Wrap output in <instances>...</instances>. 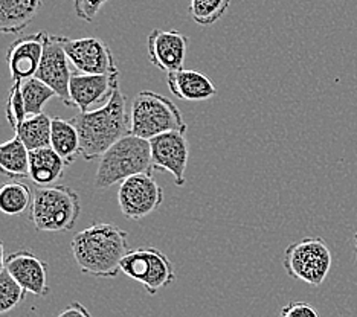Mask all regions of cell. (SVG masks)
Here are the masks:
<instances>
[{
    "label": "cell",
    "mask_w": 357,
    "mask_h": 317,
    "mask_svg": "<svg viewBox=\"0 0 357 317\" xmlns=\"http://www.w3.org/2000/svg\"><path fill=\"white\" fill-rule=\"evenodd\" d=\"M70 250L81 273L116 278L121 261L130 252L128 232L110 223H96L72 238Z\"/></svg>",
    "instance_id": "cell-1"
},
{
    "label": "cell",
    "mask_w": 357,
    "mask_h": 317,
    "mask_svg": "<svg viewBox=\"0 0 357 317\" xmlns=\"http://www.w3.org/2000/svg\"><path fill=\"white\" fill-rule=\"evenodd\" d=\"M70 121L78 130L81 156L87 162L100 159L113 144L130 133L127 98L118 87L102 107L84 113L79 111Z\"/></svg>",
    "instance_id": "cell-2"
},
{
    "label": "cell",
    "mask_w": 357,
    "mask_h": 317,
    "mask_svg": "<svg viewBox=\"0 0 357 317\" xmlns=\"http://www.w3.org/2000/svg\"><path fill=\"white\" fill-rule=\"evenodd\" d=\"M151 171L150 141L128 133L100 157L95 174V188L107 190L130 177Z\"/></svg>",
    "instance_id": "cell-3"
},
{
    "label": "cell",
    "mask_w": 357,
    "mask_h": 317,
    "mask_svg": "<svg viewBox=\"0 0 357 317\" xmlns=\"http://www.w3.org/2000/svg\"><path fill=\"white\" fill-rule=\"evenodd\" d=\"M79 214V195L70 186H37L32 194L29 219L38 232L72 231Z\"/></svg>",
    "instance_id": "cell-4"
},
{
    "label": "cell",
    "mask_w": 357,
    "mask_h": 317,
    "mask_svg": "<svg viewBox=\"0 0 357 317\" xmlns=\"http://www.w3.org/2000/svg\"><path fill=\"white\" fill-rule=\"evenodd\" d=\"M186 128L181 109L169 98L151 91H142L133 98L130 134L150 141L168 132L186 133Z\"/></svg>",
    "instance_id": "cell-5"
},
{
    "label": "cell",
    "mask_w": 357,
    "mask_h": 317,
    "mask_svg": "<svg viewBox=\"0 0 357 317\" xmlns=\"http://www.w3.org/2000/svg\"><path fill=\"white\" fill-rule=\"evenodd\" d=\"M333 255L327 241L321 237H307L291 242L284 250L282 265L290 278L308 286L319 287L327 279Z\"/></svg>",
    "instance_id": "cell-6"
},
{
    "label": "cell",
    "mask_w": 357,
    "mask_h": 317,
    "mask_svg": "<svg viewBox=\"0 0 357 317\" xmlns=\"http://www.w3.org/2000/svg\"><path fill=\"white\" fill-rule=\"evenodd\" d=\"M119 268L130 279L142 284L150 296L158 295L159 290L168 287L176 279L172 259L151 246L130 250Z\"/></svg>",
    "instance_id": "cell-7"
},
{
    "label": "cell",
    "mask_w": 357,
    "mask_h": 317,
    "mask_svg": "<svg viewBox=\"0 0 357 317\" xmlns=\"http://www.w3.org/2000/svg\"><path fill=\"white\" fill-rule=\"evenodd\" d=\"M164 203V190L151 173L127 178L119 186L118 205L127 219L141 222L151 215Z\"/></svg>",
    "instance_id": "cell-8"
},
{
    "label": "cell",
    "mask_w": 357,
    "mask_h": 317,
    "mask_svg": "<svg viewBox=\"0 0 357 317\" xmlns=\"http://www.w3.org/2000/svg\"><path fill=\"white\" fill-rule=\"evenodd\" d=\"M153 171H164L174 178L177 186H183L190 160V144L183 132H168L150 139Z\"/></svg>",
    "instance_id": "cell-9"
},
{
    "label": "cell",
    "mask_w": 357,
    "mask_h": 317,
    "mask_svg": "<svg viewBox=\"0 0 357 317\" xmlns=\"http://www.w3.org/2000/svg\"><path fill=\"white\" fill-rule=\"evenodd\" d=\"M61 43L72 66L79 73H116V60L110 47L96 37L68 38L61 36Z\"/></svg>",
    "instance_id": "cell-10"
},
{
    "label": "cell",
    "mask_w": 357,
    "mask_h": 317,
    "mask_svg": "<svg viewBox=\"0 0 357 317\" xmlns=\"http://www.w3.org/2000/svg\"><path fill=\"white\" fill-rule=\"evenodd\" d=\"M74 73L70 70V61L61 43V36H47L42 61L37 69L36 78L42 79L55 92L60 101L72 107L69 96V83Z\"/></svg>",
    "instance_id": "cell-11"
},
{
    "label": "cell",
    "mask_w": 357,
    "mask_h": 317,
    "mask_svg": "<svg viewBox=\"0 0 357 317\" xmlns=\"http://www.w3.org/2000/svg\"><path fill=\"white\" fill-rule=\"evenodd\" d=\"M119 87V72L116 73H74L69 83L72 107L81 113L91 111L93 105L109 101Z\"/></svg>",
    "instance_id": "cell-12"
},
{
    "label": "cell",
    "mask_w": 357,
    "mask_h": 317,
    "mask_svg": "<svg viewBox=\"0 0 357 317\" xmlns=\"http://www.w3.org/2000/svg\"><path fill=\"white\" fill-rule=\"evenodd\" d=\"M47 32L40 31L37 34H28L15 38L6 51V63L10 69L13 83H25L34 78L42 61Z\"/></svg>",
    "instance_id": "cell-13"
},
{
    "label": "cell",
    "mask_w": 357,
    "mask_h": 317,
    "mask_svg": "<svg viewBox=\"0 0 357 317\" xmlns=\"http://www.w3.org/2000/svg\"><path fill=\"white\" fill-rule=\"evenodd\" d=\"M150 63L159 70L169 73L183 69L188 37L177 29H153L147 38Z\"/></svg>",
    "instance_id": "cell-14"
},
{
    "label": "cell",
    "mask_w": 357,
    "mask_h": 317,
    "mask_svg": "<svg viewBox=\"0 0 357 317\" xmlns=\"http://www.w3.org/2000/svg\"><path fill=\"white\" fill-rule=\"evenodd\" d=\"M47 263L26 249L8 255L5 263V270L28 293L38 297H45L51 291L47 286Z\"/></svg>",
    "instance_id": "cell-15"
},
{
    "label": "cell",
    "mask_w": 357,
    "mask_h": 317,
    "mask_svg": "<svg viewBox=\"0 0 357 317\" xmlns=\"http://www.w3.org/2000/svg\"><path fill=\"white\" fill-rule=\"evenodd\" d=\"M167 84L169 92L183 101H206L217 93L205 73L185 68L167 73Z\"/></svg>",
    "instance_id": "cell-16"
},
{
    "label": "cell",
    "mask_w": 357,
    "mask_h": 317,
    "mask_svg": "<svg viewBox=\"0 0 357 317\" xmlns=\"http://www.w3.org/2000/svg\"><path fill=\"white\" fill-rule=\"evenodd\" d=\"M64 162L51 146L29 151V178L37 186H51L64 176Z\"/></svg>",
    "instance_id": "cell-17"
},
{
    "label": "cell",
    "mask_w": 357,
    "mask_h": 317,
    "mask_svg": "<svg viewBox=\"0 0 357 317\" xmlns=\"http://www.w3.org/2000/svg\"><path fill=\"white\" fill-rule=\"evenodd\" d=\"M42 0H0V32L19 34L36 17Z\"/></svg>",
    "instance_id": "cell-18"
},
{
    "label": "cell",
    "mask_w": 357,
    "mask_h": 317,
    "mask_svg": "<svg viewBox=\"0 0 357 317\" xmlns=\"http://www.w3.org/2000/svg\"><path fill=\"white\" fill-rule=\"evenodd\" d=\"M51 148L66 162V165H72L77 157L81 156L79 134L70 119H61L59 116L52 118Z\"/></svg>",
    "instance_id": "cell-19"
},
{
    "label": "cell",
    "mask_w": 357,
    "mask_h": 317,
    "mask_svg": "<svg viewBox=\"0 0 357 317\" xmlns=\"http://www.w3.org/2000/svg\"><path fill=\"white\" fill-rule=\"evenodd\" d=\"M0 174L11 180L29 177V150L19 136L0 144Z\"/></svg>",
    "instance_id": "cell-20"
},
{
    "label": "cell",
    "mask_w": 357,
    "mask_h": 317,
    "mask_svg": "<svg viewBox=\"0 0 357 317\" xmlns=\"http://www.w3.org/2000/svg\"><path fill=\"white\" fill-rule=\"evenodd\" d=\"M51 130L52 118L42 113V115L28 116L23 121L22 125L15 130V136H19L26 148L32 151L51 146Z\"/></svg>",
    "instance_id": "cell-21"
},
{
    "label": "cell",
    "mask_w": 357,
    "mask_h": 317,
    "mask_svg": "<svg viewBox=\"0 0 357 317\" xmlns=\"http://www.w3.org/2000/svg\"><path fill=\"white\" fill-rule=\"evenodd\" d=\"M32 192L29 186L10 180L0 186V212L10 217L22 215L31 208Z\"/></svg>",
    "instance_id": "cell-22"
},
{
    "label": "cell",
    "mask_w": 357,
    "mask_h": 317,
    "mask_svg": "<svg viewBox=\"0 0 357 317\" xmlns=\"http://www.w3.org/2000/svg\"><path fill=\"white\" fill-rule=\"evenodd\" d=\"M22 95L28 116L42 115L45 104L51 101L52 98H56L52 88L36 77L22 83Z\"/></svg>",
    "instance_id": "cell-23"
},
{
    "label": "cell",
    "mask_w": 357,
    "mask_h": 317,
    "mask_svg": "<svg viewBox=\"0 0 357 317\" xmlns=\"http://www.w3.org/2000/svg\"><path fill=\"white\" fill-rule=\"evenodd\" d=\"M231 0H191L190 17L200 26H211L229 10Z\"/></svg>",
    "instance_id": "cell-24"
},
{
    "label": "cell",
    "mask_w": 357,
    "mask_h": 317,
    "mask_svg": "<svg viewBox=\"0 0 357 317\" xmlns=\"http://www.w3.org/2000/svg\"><path fill=\"white\" fill-rule=\"evenodd\" d=\"M26 290L3 270L0 273V314H6L17 308L26 299Z\"/></svg>",
    "instance_id": "cell-25"
},
{
    "label": "cell",
    "mask_w": 357,
    "mask_h": 317,
    "mask_svg": "<svg viewBox=\"0 0 357 317\" xmlns=\"http://www.w3.org/2000/svg\"><path fill=\"white\" fill-rule=\"evenodd\" d=\"M6 119L10 122V125L15 132L22 122L28 118L26 110H25V102H23V95H22V83H13L10 88V95H8L6 101Z\"/></svg>",
    "instance_id": "cell-26"
},
{
    "label": "cell",
    "mask_w": 357,
    "mask_h": 317,
    "mask_svg": "<svg viewBox=\"0 0 357 317\" xmlns=\"http://www.w3.org/2000/svg\"><path fill=\"white\" fill-rule=\"evenodd\" d=\"M105 3H107V0H74L75 14L81 20L93 22L96 14L101 11Z\"/></svg>",
    "instance_id": "cell-27"
},
{
    "label": "cell",
    "mask_w": 357,
    "mask_h": 317,
    "mask_svg": "<svg viewBox=\"0 0 357 317\" xmlns=\"http://www.w3.org/2000/svg\"><path fill=\"white\" fill-rule=\"evenodd\" d=\"M286 307L295 317H319L318 311L307 302H289Z\"/></svg>",
    "instance_id": "cell-28"
},
{
    "label": "cell",
    "mask_w": 357,
    "mask_h": 317,
    "mask_svg": "<svg viewBox=\"0 0 357 317\" xmlns=\"http://www.w3.org/2000/svg\"><path fill=\"white\" fill-rule=\"evenodd\" d=\"M56 317H92L87 308L79 302L69 304Z\"/></svg>",
    "instance_id": "cell-29"
},
{
    "label": "cell",
    "mask_w": 357,
    "mask_h": 317,
    "mask_svg": "<svg viewBox=\"0 0 357 317\" xmlns=\"http://www.w3.org/2000/svg\"><path fill=\"white\" fill-rule=\"evenodd\" d=\"M5 263H6L5 246H3V241H0V273L5 270Z\"/></svg>",
    "instance_id": "cell-30"
},
{
    "label": "cell",
    "mask_w": 357,
    "mask_h": 317,
    "mask_svg": "<svg viewBox=\"0 0 357 317\" xmlns=\"http://www.w3.org/2000/svg\"><path fill=\"white\" fill-rule=\"evenodd\" d=\"M277 317H295V316L291 314V313L287 310V307H286V305H284V307L281 308V311H280V314H278Z\"/></svg>",
    "instance_id": "cell-31"
},
{
    "label": "cell",
    "mask_w": 357,
    "mask_h": 317,
    "mask_svg": "<svg viewBox=\"0 0 357 317\" xmlns=\"http://www.w3.org/2000/svg\"><path fill=\"white\" fill-rule=\"evenodd\" d=\"M353 240H354V247H356V254H357V231H356V233H354Z\"/></svg>",
    "instance_id": "cell-32"
}]
</instances>
